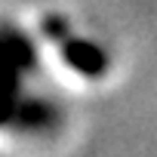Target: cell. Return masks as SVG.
Returning a JSON list of instances; mask_svg holds the SVG:
<instances>
[{
	"instance_id": "cell-1",
	"label": "cell",
	"mask_w": 157,
	"mask_h": 157,
	"mask_svg": "<svg viewBox=\"0 0 157 157\" xmlns=\"http://www.w3.org/2000/svg\"><path fill=\"white\" fill-rule=\"evenodd\" d=\"M34 52H31V43L16 37V34H3L0 37V90L3 93H13L16 90V80H19V68L31 65Z\"/></svg>"
},
{
	"instance_id": "cell-2",
	"label": "cell",
	"mask_w": 157,
	"mask_h": 157,
	"mask_svg": "<svg viewBox=\"0 0 157 157\" xmlns=\"http://www.w3.org/2000/svg\"><path fill=\"white\" fill-rule=\"evenodd\" d=\"M62 56H65V62L71 68H77V71L86 74V77H102L105 74V65H108L105 52L99 46L86 43V40H65Z\"/></svg>"
},
{
	"instance_id": "cell-3",
	"label": "cell",
	"mask_w": 157,
	"mask_h": 157,
	"mask_svg": "<svg viewBox=\"0 0 157 157\" xmlns=\"http://www.w3.org/2000/svg\"><path fill=\"white\" fill-rule=\"evenodd\" d=\"M16 111V102H13V93H3L0 90V123H6Z\"/></svg>"
}]
</instances>
